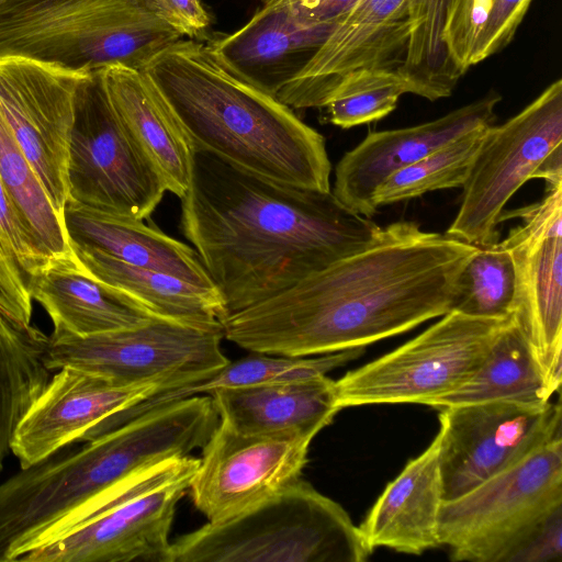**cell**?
<instances>
[{"label": "cell", "mask_w": 562, "mask_h": 562, "mask_svg": "<svg viewBox=\"0 0 562 562\" xmlns=\"http://www.w3.org/2000/svg\"><path fill=\"white\" fill-rule=\"evenodd\" d=\"M207 395L220 420L244 434H289L313 440L340 411L335 381L327 375L218 389Z\"/></svg>", "instance_id": "cb8c5ba5"}, {"label": "cell", "mask_w": 562, "mask_h": 562, "mask_svg": "<svg viewBox=\"0 0 562 562\" xmlns=\"http://www.w3.org/2000/svg\"><path fill=\"white\" fill-rule=\"evenodd\" d=\"M514 294L515 271L506 247L502 241L477 246L459 276L452 310L477 317L508 318Z\"/></svg>", "instance_id": "1f68e13d"}, {"label": "cell", "mask_w": 562, "mask_h": 562, "mask_svg": "<svg viewBox=\"0 0 562 562\" xmlns=\"http://www.w3.org/2000/svg\"><path fill=\"white\" fill-rule=\"evenodd\" d=\"M29 291L49 316L54 335L86 337L135 327L155 317L133 296L77 263L46 267L31 277Z\"/></svg>", "instance_id": "d4e9b609"}, {"label": "cell", "mask_w": 562, "mask_h": 562, "mask_svg": "<svg viewBox=\"0 0 562 562\" xmlns=\"http://www.w3.org/2000/svg\"><path fill=\"white\" fill-rule=\"evenodd\" d=\"M476 249L413 222L392 223L367 249L228 315L223 337L288 357L366 348L450 312Z\"/></svg>", "instance_id": "6da1fadb"}, {"label": "cell", "mask_w": 562, "mask_h": 562, "mask_svg": "<svg viewBox=\"0 0 562 562\" xmlns=\"http://www.w3.org/2000/svg\"><path fill=\"white\" fill-rule=\"evenodd\" d=\"M161 382L120 384L75 367H63L19 424L11 447L29 468L83 437L99 423L158 392Z\"/></svg>", "instance_id": "ac0fdd59"}, {"label": "cell", "mask_w": 562, "mask_h": 562, "mask_svg": "<svg viewBox=\"0 0 562 562\" xmlns=\"http://www.w3.org/2000/svg\"><path fill=\"white\" fill-rule=\"evenodd\" d=\"M48 338L0 311V474L19 424L52 376Z\"/></svg>", "instance_id": "f546056e"}, {"label": "cell", "mask_w": 562, "mask_h": 562, "mask_svg": "<svg viewBox=\"0 0 562 562\" xmlns=\"http://www.w3.org/2000/svg\"><path fill=\"white\" fill-rule=\"evenodd\" d=\"M199 459L173 458L134 474L75 527L25 554L22 562H168L178 503Z\"/></svg>", "instance_id": "52a82bcc"}, {"label": "cell", "mask_w": 562, "mask_h": 562, "mask_svg": "<svg viewBox=\"0 0 562 562\" xmlns=\"http://www.w3.org/2000/svg\"><path fill=\"white\" fill-rule=\"evenodd\" d=\"M560 145L562 80L558 79L518 114L486 127L446 235L474 246L497 243L507 202Z\"/></svg>", "instance_id": "8fae6325"}, {"label": "cell", "mask_w": 562, "mask_h": 562, "mask_svg": "<svg viewBox=\"0 0 562 562\" xmlns=\"http://www.w3.org/2000/svg\"><path fill=\"white\" fill-rule=\"evenodd\" d=\"M195 149L281 183L330 191L325 138L231 71L209 45L180 40L143 69Z\"/></svg>", "instance_id": "3957f363"}, {"label": "cell", "mask_w": 562, "mask_h": 562, "mask_svg": "<svg viewBox=\"0 0 562 562\" xmlns=\"http://www.w3.org/2000/svg\"><path fill=\"white\" fill-rule=\"evenodd\" d=\"M24 234L0 181V311L22 324H31L29 282L45 269Z\"/></svg>", "instance_id": "836d02e7"}, {"label": "cell", "mask_w": 562, "mask_h": 562, "mask_svg": "<svg viewBox=\"0 0 562 562\" xmlns=\"http://www.w3.org/2000/svg\"><path fill=\"white\" fill-rule=\"evenodd\" d=\"M413 0H359L342 16L302 74L277 99L291 109L323 108L349 72L398 70L409 37Z\"/></svg>", "instance_id": "e0dca14e"}, {"label": "cell", "mask_w": 562, "mask_h": 562, "mask_svg": "<svg viewBox=\"0 0 562 562\" xmlns=\"http://www.w3.org/2000/svg\"><path fill=\"white\" fill-rule=\"evenodd\" d=\"M335 25L303 20L293 0H262L244 26L209 47L237 77L277 98L302 74Z\"/></svg>", "instance_id": "ffe728a7"}, {"label": "cell", "mask_w": 562, "mask_h": 562, "mask_svg": "<svg viewBox=\"0 0 562 562\" xmlns=\"http://www.w3.org/2000/svg\"><path fill=\"white\" fill-rule=\"evenodd\" d=\"M562 507V435L467 493L443 501L440 546L453 561L506 562L533 529Z\"/></svg>", "instance_id": "ba28073f"}, {"label": "cell", "mask_w": 562, "mask_h": 562, "mask_svg": "<svg viewBox=\"0 0 562 562\" xmlns=\"http://www.w3.org/2000/svg\"><path fill=\"white\" fill-rule=\"evenodd\" d=\"M0 181L35 254L48 267L80 265L67 237L64 217L21 151L0 110Z\"/></svg>", "instance_id": "83f0119b"}, {"label": "cell", "mask_w": 562, "mask_h": 562, "mask_svg": "<svg viewBox=\"0 0 562 562\" xmlns=\"http://www.w3.org/2000/svg\"><path fill=\"white\" fill-rule=\"evenodd\" d=\"M312 439L289 434H244L218 422L202 447L190 483L209 522L234 518L301 477Z\"/></svg>", "instance_id": "9a60e30c"}, {"label": "cell", "mask_w": 562, "mask_h": 562, "mask_svg": "<svg viewBox=\"0 0 562 562\" xmlns=\"http://www.w3.org/2000/svg\"><path fill=\"white\" fill-rule=\"evenodd\" d=\"M404 93L413 87L398 70L358 69L341 79L323 108L331 124L350 128L389 115Z\"/></svg>", "instance_id": "d6a6232c"}, {"label": "cell", "mask_w": 562, "mask_h": 562, "mask_svg": "<svg viewBox=\"0 0 562 562\" xmlns=\"http://www.w3.org/2000/svg\"><path fill=\"white\" fill-rule=\"evenodd\" d=\"M502 97L491 91L436 120L395 130L370 132L335 168L333 194L348 209L371 218L374 194L393 172L481 126L492 125Z\"/></svg>", "instance_id": "d6986e66"}, {"label": "cell", "mask_w": 562, "mask_h": 562, "mask_svg": "<svg viewBox=\"0 0 562 562\" xmlns=\"http://www.w3.org/2000/svg\"><path fill=\"white\" fill-rule=\"evenodd\" d=\"M531 0H492L476 38L472 66L504 49L514 38Z\"/></svg>", "instance_id": "d590c367"}, {"label": "cell", "mask_w": 562, "mask_h": 562, "mask_svg": "<svg viewBox=\"0 0 562 562\" xmlns=\"http://www.w3.org/2000/svg\"><path fill=\"white\" fill-rule=\"evenodd\" d=\"M535 178L546 180L548 188L562 187V145L548 154L535 171Z\"/></svg>", "instance_id": "ab89813d"}, {"label": "cell", "mask_w": 562, "mask_h": 562, "mask_svg": "<svg viewBox=\"0 0 562 562\" xmlns=\"http://www.w3.org/2000/svg\"><path fill=\"white\" fill-rule=\"evenodd\" d=\"M551 395L525 336L510 317L475 373L459 389L426 405L440 409L497 400L547 403Z\"/></svg>", "instance_id": "f1b7e54d"}, {"label": "cell", "mask_w": 562, "mask_h": 562, "mask_svg": "<svg viewBox=\"0 0 562 562\" xmlns=\"http://www.w3.org/2000/svg\"><path fill=\"white\" fill-rule=\"evenodd\" d=\"M64 224L74 251L87 250L121 262L215 289L194 248L179 241L144 220L123 216L68 201Z\"/></svg>", "instance_id": "7402d4cb"}, {"label": "cell", "mask_w": 562, "mask_h": 562, "mask_svg": "<svg viewBox=\"0 0 562 562\" xmlns=\"http://www.w3.org/2000/svg\"><path fill=\"white\" fill-rule=\"evenodd\" d=\"M562 560V507L552 512L506 562H548Z\"/></svg>", "instance_id": "8d00e7d4"}, {"label": "cell", "mask_w": 562, "mask_h": 562, "mask_svg": "<svg viewBox=\"0 0 562 562\" xmlns=\"http://www.w3.org/2000/svg\"><path fill=\"white\" fill-rule=\"evenodd\" d=\"M165 428L139 416L60 458L49 457L0 483V562H15L61 536L101 499L170 454Z\"/></svg>", "instance_id": "277c9868"}, {"label": "cell", "mask_w": 562, "mask_h": 562, "mask_svg": "<svg viewBox=\"0 0 562 562\" xmlns=\"http://www.w3.org/2000/svg\"><path fill=\"white\" fill-rule=\"evenodd\" d=\"M82 75L26 58H0V110L61 217L74 98Z\"/></svg>", "instance_id": "2e32d148"}, {"label": "cell", "mask_w": 562, "mask_h": 562, "mask_svg": "<svg viewBox=\"0 0 562 562\" xmlns=\"http://www.w3.org/2000/svg\"><path fill=\"white\" fill-rule=\"evenodd\" d=\"M182 38L143 0H5L0 4V58H26L77 74L113 65L143 70Z\"/></svg>", "instance_id": "5b68a950"}, {"label": "cell", "mask_w": 562, "mask_h": 562, "mask_svg": "<svg viewBox=\"0 0 562 562\" xmlns=\"http://www.w3.org/2000/svg\"><path fill=\"white\" fill-rule=\"evenodd\" d=\"M110 101L166 191L182 198L193 165L194 145L143 70L119 65L103 69Z\"/></svg>", "instance_id": "603a6c76"}, {"label": "cell", "mask_w": 562, "mask_h": 562, "mask_svg": "<svg viewBox=\"0 0 562 562\" xmlns=\"http://www.w3.org/2000/svg\"><path fill=\"white\" fill-rule=\"evenodd\" d=\"M509 318L451 310L415 338L335 381L338 407L426 405L451 393L480 368Z\"/></svg>", "instance_id": "9c48e42d"}, {"label": "cell", "mask_w": 562, "mask_h": 562, "mask_svg": "<svg viewBox=\"0 0 562 562\" xmlns=\"http://www.w3.org/2000/svg\"><path fill=\"white\" fill-rule=\"evenodd\" d=\"M359 527L299 477L249 510L172 541L168 562H362Z\"/></svg>", "instance_id": "8992f818"}, {"label": "cell", "mask_w": 562, "mask_h": 562, "mask_svg": "<svg viewBox=\"0 0 562 562\" xmlns=\"http://www.w3.org/2000/svg\"><path fill=\"white\" fill-rule=\"evenodd\" d=\"M492 0H449L442 40L452 64L463 75L472 66V54Z\"/></svg>", "instance_id": "e575fe53"}, {"label": "cell", "mask_w": 562, "mask_h": 562, "mask_svg": "<svg viewBox=\"0 0 562 562\" xmlns=\"http://www.w3.org/2000/svg\"><path fill=\"white\" fill-rule=\"evenodd\" d=\"M74 254L87 272L133 296L155 317L223 333L228 314L218 290L131 266L99 252L77 250Z\"/></svg>", "instance_id": "484cf974"}, {"label": "cell", "mask_w": 562, "mask_h": 562, "mask_svg": "<svg viewBox=\"0 0 562 562\" xmlns=\"http://www.w3.org/2000/svg\"><path fill=\"white\" fill-rule=\"evenodd\" d=\"M181 231L234 314L378 240L330 191L281 183L195 149Z\"/></svg>", "instance_id": "7a4b0ae2"}, {"label": "cell", "mask_w": 562, "mask_h": 562, "mask_svg": "<svg viewBox=\"0 0 562 562\" xmlns=\"http://www.w3.org/2000/svg\"><path fill=\"white\" fill-rule=\"evenodd\" d=\"M486 127L465 133L390 175L374 194L375 205L415 199L436 190L462 188Z\"/></svg>", "instance_id": "4dcf8cb0"}, {"label": "cell", "mask_w": 562, "mask_h": 562, "mask_svg": "<svg viewBox=\"0 0 562 562\" xmlns=\"http://www.w3.org/2000/svg\"><path fill=\"white\" fill-rule=\"evenodd\" d=\"M3 1H5V0H0V4H1Z\"/></svg>", "instance_id": "60d3db41"}, {"label": "cell", "mask_w": 562, "mask_h": 562, "mask_svg": "<svg viewBox=\"0 0 562 562\" xmlns=\"http://www.w3.org/2000/svg\"><path fill=\"white\" fill-rule=\"evenodd\" d=\"M441 432L412 459L375 501L359 527L367 548L407 554L440 546L439 514L443 497Z\"/></svg>", "instance_id": "44dd1931"}, {"label": "cell", "mask_w": 562, "mask_h": 562, "mask_svg": "<svg viewBox=\"0 0 562 562\" xmlns=\"http://www.w3.org/2000/svg\"><path fill=\"white\" fill-rule=\"evenodd\" d=\"M48 337L46 363L52 371L75 367L120 384L161 382L171 390L228 362L221 348L223 333L158 317L86 337Z\"/></svg>", "instance_id": "7c38bea8"}, {"label": "cell", "mask_w": 562, "mask_h": 562, "mask_svg": "<svg viewBox=\"0 0 562 562\" xmlns=\"http://www.w3.org/2000/svg\"><path fill=\"white\" fill-rule=\"evenodd\" d=\"M519 217L502 241L515 271L512 319L525 336L554 394L562 380V187L529 206L504 212Z\"/></svg>", "instance_id": "5bb4252c"}, {"label": "cell", "mask_w": 562, "mask_h": 562, "mask_svg": "<svg viewBox=\"0 0 562 562\" xmlns=\"http://www.w3.org/2000/svg\"><path fill=\"white\" fill-rule=\"evenodd\" d=\"M359 0H293L299 15L310 23H334L345 16Z\"/></svg>", "instance_id": "f35d334b"}, {"label": "cell", "mask_w": 562, "mask_h": 562, "mask_svg": "<svg viewBox=\"0 0 562 562\" xmlns=\"http://www.w3.org/2000/svg\"><path fill=\"white\" fill-rule=\"evenodd\" d=\"M103 69L83 74L75 91L68 201L146 220L166 190L119 119L106 91Z\"/></svg>", "instance_id": "30bf717a"}, {"label": "cell", "mask_w": 562, "mask_h": 562, "mask_svg": "<svg viewBox=\"0 0 562 562\" xmlns=\"http://www.w3.org/2000/svg\"><path fill=\"white\" fill-rule=\"evenodd\" d=\"M363 351L364 347H357L310 357L251 352L236 361L228 360L226 364L204 379L158 392L126 409L111 415L98 425L97 430L106 432L161 405L194 395H207L218 389L292 382L327 375L336 368L359 358Z\"/></svg>", "instance_id": "4316f807"}, {"label": "cell", "mask_w": 562, "mask_h": 562, "mask_svg": "<svg viewBox=\"0 0 562 562\" xmlns=\"http://www.w3.org/2000/svg\"><path fill=\"white\" fill-rule=\"evenodd\" d=\"M182 36L195 40L210 26L211 18L200 0H143Z\"/></svg>", "instance_id": "74e56055"}, {"label": "cell", "mask_w": 562, "mask_h": 562, "mask_svg": "<svg viewBox=\"0 0 562 562\" xmlns=\"http://www.w3.org/2000/svg\"><path fill=\"white\" fill-rule=\"evenodd\" d=\"M445 501L519 462L561 434V404L497 400L438 409Z\"/></svg>", "instance_id": "4fadbf2b"}]
</instances>
